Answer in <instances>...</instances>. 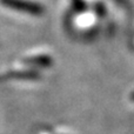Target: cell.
I'll return each mask as SVG.
<instances>
[{
  "label": "cell",
  "mask_w": 134,
  "mask_h": 134,
  "mask_svg": "<svg viewBox=\"0 0 134 134\" xmlns=\"http://www.w3.org/2000/svg\"><path fill=\"white\" fill-rule=\"evenodd\" d=\"M0 2L5 6H7L8 8L34 14V15L41 14L42 11H44L42 6H40V5L35 4L33 1H27V0H0Z\"/></svg>",
  "instance_id": "1"
}]
</instances>
